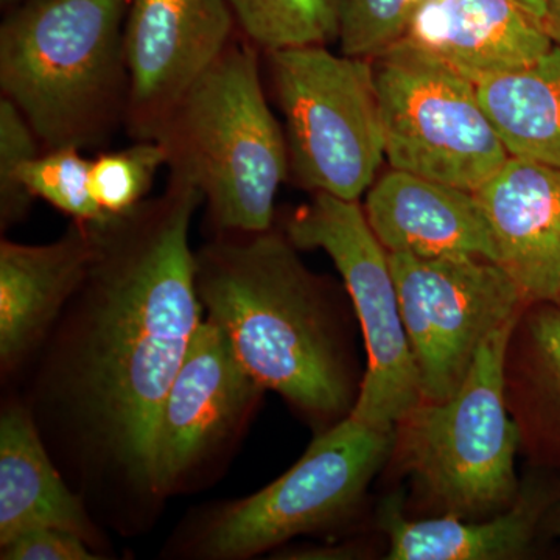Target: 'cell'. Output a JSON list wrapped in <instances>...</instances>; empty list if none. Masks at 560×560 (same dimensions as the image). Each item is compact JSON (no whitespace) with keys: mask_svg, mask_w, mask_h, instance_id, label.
<instances>
[{"mask_svg":"<svg viewBox=\"0 0 560 560\" xmlns=\"http://www.w3.org/2000/svg\"><path fill=\"white\" fill-rule=\"evenodd\" d=\"M418 0H338L341 54L374 60L404 35Z\"/></svg>","mask_w":560,"mask_h":560,"instance_id":"25","label":"cell"},{"mask_svg":"<svg viewBox=\"0 0 560 560\" xmlns=\"http://www.w3.org/2000/svg\"><path fill=\"white\" fill-rule=\"evenodd\" d=\"M517 2L521 3L523 9L533 14L537 21L541 22V24L547 27L548 10L547 2H545V0H517Z\"/></svg>","mask_w":560,"mask_h":560,"instance_id":"28","label":"cell"},{"mask_svg":"<svg viewBox=\"0 0 560 560\" xmlns=\"http://www.w3.org/2000/svg\"><path fill=\"white\" fill-rule=\"evenodd\" d=\"M235 24L265 54L338 40V0H228Z\"/></svg>","mask_w":560,"mask_h":560,"instance_id":"21","label":"cell"},{"mask_svg":"<svg viewBox=\"0 0 560 560\" xmlns=\"http://www.w3.org/2000/svg\"><path fill=\"white\" fill-rule=\"evenodd\" d=\"M396 430L382 431L352 416L338 420L302 458L267 488L209 508L180 537V555L242 560L323 529L355 508L394 452Z\"/></svg>","mask_w":560,"mask_h":560,"instance_id":"6","label":"cell"},{"mask_svg":"<svg viewBox=\"0 0 560 560\" xmlns=\"http://www.w3.org/2000/svg\"><path fill=\"white\" fill-rule=\"evenodd\" d=\"M521 315L486 338L452 397L420 400L396 427L393 453L420 490L456 517L492 514L518 497L522 436L508 407L504 364Z\"/></svg>","mask_w":560,"mask_h":560,"instance_id":"5","label":"cell"},{"mask_svg":"<svg viewBox=\"0 0 560 560\" xmlns=\"http://www.w3.org/2000/svg\"><path fill=\"white\" fill-rule=\"evenodd\" d=\"M267 55L285 120L290 175L315 194L359 201L386 160L372 60L326 46Z\"/></svg>","mask_w":560,"mask_h":560,"instance_id":"7","label":"cell"},{"mask_svg":"<svg viewBox=\"0 0 560 560\" xmlns=\"http://www.w3.org/2000/svg\"><path fill=\"white\" fill-rule=\"evenodd\" d=\"M79 534L60 528L27 530L0 547L3 560H95L102 559L91 550Z\"/></svg>","mask_w":560,"mask_h":560,"instance_id":"26","label":"cell"},{"mask_svg":"<svg viewBox=\"0 0 560 560\" xmlns=\"http://www.w3.org/2000/svg\"><path fill=\"white\" fill-rule=\"evenodd\" d=\"M506 400L522 447L560 469V304L530 302L512 331L504 364Z\"/></svg>","mask_w":560,"mask_h":560,"instance_id":"18","label":"cell"},{"mask_svg":"<svg viewBox=\"0 0 560 560\" xmlns=\"http://www.w3.org/2000/svg\"><path fill=\"white\" fill-rule=\"evenodd\" d=\"M548 506L541 490L517 497L510 510L488 522H464L447 514L431 521H408L399 495L382 503L381 528L388 534L389 560H500L528 550Z\"/></svg>","mask_w":560,"mask_h":560,"instance_id":"19","label":"cell"},{"mask_svg":"<svg viewBox=\"0 0 560 560\" xmlns=\"http://www.w3.org/2000/svg\"><path fill=\"white\" fill-rule=\"evenodd\" d=\"M372 68L390 168L475 191L508 161L477 84L399 43Z\"/></svg>","mask_w":560,"mask_h":560,"instance_id":"9","label":"cell"},{"mask_svg":"<svg viewBox=\"0 0 560 560\" xmlns=\"http://www.w3.org/2000/svg\"><path fill=\"white\" fill-rule=\"evenodd\" d=\"M167 149L161 140H135L132 145L105 151L91 161V191L106 220L130 212L153 186L158 172L167 167Z\"/></svg>","mask_w":560,"mask_h":560,"instance_id":"22","label":"cell"},{"mask_svg":"<svg viewBox=\"0 0 560 560\" xmlns=\"http://www.w3.org/2000/svg\"><path fill=\"white\" fill-rule=\"evenodd\" d=\"M559 534H560V528H559Z\"/></svg>","mask_w":560,"mask_h":560,"instance_id":"31","label":"cell"},{"mask_svg":"<svg viewBox=\"0 0 560 560\" xmlns=\"http://www.w3.org/2000/svg\"><path fill=\"white\" fill-rule=\"evenodd\" d=\"M130 0H27L0 27V90L44 150L108 142L127 121Z\"/></svg>","mask_w":560,"mask_h":560,"instance_id":"3","label":"cell"},{"mask_svg":"<svg viewBox=\"0 0 560 560\" xmlns=\"http://www.w3.org/2000/svg\"><path fill=\"white\" fill-rule=\"evenodd\" d=\"M364 215L389 254L481 257L499 264V248L477 194L390 168L366 194Z\"/></svg>","mask_w":560,"mask_h":560,"instance_id":"14","label":"cell"},{"mask_svg":"<svg viewBox=\"0 0 560 560\" xmlns=\"http://www.w3.org/2000/svg\"><path fill=\"white\" fill-rule=\"evenodd\" d=\"M548 10V32L560 44V0H545Z\"/></svg>","mask_w":560,"mask_h":560,"instance_id":"27","label":"cell"},{"mask_svg":"<svg viewBox=\"0 0 560 560\" xmlns=\"http://www.w3.org/2000/svg\"><path fill=\"white\" fill-rule=\"evenodd\" d=\"M21 180L35 200L49 202L73 221H106L92 197L91 161L75 147L44 150L24 165Z\"/></svg>","mask_w":560,"mask_h":560,"instance_id":"23","label":"cell"},{"mask_svg":"<svg viewBox=\"0 0 560 560\" xmlns=\"http://www.w3.org/2000/svg\"><path fill=\"white\" fill-rule=\"evenodd\" d=\"M264 390L238 360L226 334L202 319L158 419L151 458L156 499L189 488L231 448Z\"/></svg>","mask_w":560,"mask_h":560,"instance_id":"11","label":"cell"},{"mask_svg":"<svg viewBox=\"0 0 560 560\" xmlns=\"http://www.w3.org/2000/svg\"><path fill=\"white\" fill-rule=\"evenodd\" d=\"M228 0H130L124 28L130 75L125 128L158 140L190 88L235 38Z\"/></svg>","mask_w":560,"mask_h":560,"instance_id":"12","label":"cell"},{"mask_svg":"<svg viewBox=\"0 0 560 560\" xmlns=\"http://www.w3.org/2000/svg\"><path fill=\"white\" fill-rule=\"evenodd\" d=\"M558 304H560V298H559Z\"/></svg>","mask_w":560,"mask_h":560,"instance_id":"30","label":"cell"},{"mask_svg":"<svg viewBox=\"0 0 560 560\" xmlns=\"http://www.w3.org/2000/svg\"><path fill=\"white\" fill-rule=\"evenodd\" d=\"M285 234L298 249H320L330 257L359 316L368 368L349 416L372 429L396 430L422 396L388 250L359 201L327 194L313 195L298 209Z\"/></svg>","mask_w":560,"mask_h":560,"instance_id":"8","label":"cell"},{"mask_svg":"<svg viewBox=\"0 0 560 560\" xmlns=\"http://www.w3.org/2000/svg\"><path fill=\"white\" fill-rule=\"evenodd\" d=\"M397 43L478 84L533 65L556 40L517 0H418Z\"/></svg>","mask_w":560,"mask_h":560,"instance_id":"13","label":"cell"},{"mask_svg":"<svg viewBox=\"0 0 560 560\" xmlns=\"http://www.w3.org/2000/svg\"><path fill=\"white\" fill-rule=\"evenodd\" d=\"M285 232H217L197 250L206 318L226 334L245 370L313 419L352 410L334 313L319 279Z\"/></svg>","mask_w":560,"mask_h":560,"instance_id":"2","label":"cell"},{"mask_svg":"<svg viewBox=\"0 0 560 560\" xmlns=\"http://www.w3.org/2000/svg\"><path fill=\"white\" fill-rule=\"evenodd\" d=\"M95 228L73 221L46 245L0 243V361L11 372L49 337L90 271Z\"/></svg>","mask_w":560,"mask_h":560,"instance_id":"16","label":"cell"},{"mask_svg":"<svg viewBox=\"0 0 560 560\" xmlns=\"http://www.w3.org/2000/svg\"><path fill=\"white\" fill-rule=\"evenodd\" d=\"M38 528L95 541L86 503L55 466L32 411L11 405L0 419V547Z\"/></svg>","mask_w":560,"mask_h":560,"instance_id":"17","label":"cell"},{"mask_svg":"<svg viewBox=\"0 0 560 560\" xmlns=\"http://www.w3.org/2000/svg\"><path fill=\"white\" fill-rule=\"evenodd\" d=\"M43 143L13 102L0 98V228L9 230L31 212V191L21 173L28 161L43 153Z\"/></svg>","mask_w":560,"mask_h":560,"instance_id":"24","label":"cell"},{"mask_svg":"<svg viewBox=\"0 0 560 560\" xmlns=\"http://www.w3.org/2000/svg\"><path fill=\"white\" fill-rule=\"evenodd\" d=\"M201 202L171 172L161 195L94 223L90 271L51 327L38 410L92 488L158 500V419L205 313L190 248Z\"/></svg>","mask_w":560,"mask_h":560,"instance_id":"1","label":"cell"},{"mask_svg":"<svg viewBox=\"0 0 560 560\" xmlns=\"http://www.w3.org/2000/svg\"><path fill=\"white\" fill-rule=\"evenodd\" d=\"M477 90L510 156L560 168V44Z\"/></svg>","mask_w":560,"mask_h":560,"instance_id":"20","label":"cell"},{"mask_svg":"<svg viewBox=\"0 0 560 560\" xmlns=\"http://www.w3.org/2000/svg\"><path fill=\"white\" fill-rule=\"evenodd\" d=\"M389 264L420 396L447 400L466 381L486 338L529 302L501 265L481 257L389 254Z\"/></svg>","mask_w":560,"mask_h":560,"instance_id":"10","label":"cell"},{"mask_svg":"<svg viewBox=\"0 0 560 560\" xmlns=\"http://www.w3.org/2000/svg\"><path fill=\"white\" fill-rule=\"evenodd\" d=\"M492 228L499 265L529 302L560 298V168L508 161L475 190Z\"/></svg>","mask_w":560,"mask_h":560,"instance_id":"15","label":"cell"},{"mask_svg":"<svg viewBox=\"0 0 560 560\" xmlns=\"http://www.w3.org/2000/svg\"><path fill=\"white\" fill-rule=\"evenodd\" d=\"M158 140L168 171L200 190L217 232L271 230L290 176L289 145L265 95L257 47L245 36L184 95Z\"/></svg>","mask_w":560,"mask_h":560,"instance_id":"4","label":"cell"},{"mask_svg":"<svg viewBox=\"0 0 560 560\" xmlns=\"http://www.w3.org/2000/svg\"><path fill=\"white\" fill-rule=\"evenodd\" d=\"M24 2H27V0H2L3 5H20Z\"/></svg>","mask_w":560,"mask_h":560,"instance_id":"29","label":"cell"}]
</instances>
